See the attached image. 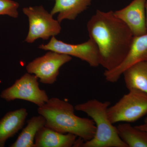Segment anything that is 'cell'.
<instances>
[{
    "mask_svg": "<svg viewBox=\"0 0 147 147\" xmlns=\"http://www.w3.org/2000/svg\"><path fill=\"white\" fill-rule=\"evenodd\" d=\"M74 110L75 108L69 102L53 97L38 107L37 111L45 118L46 127L62 134H74L84 142L91 140L96 131L94 121L76 116Z\"/></svg>",
    "mask_w": 147,
    "mask_h": 147,
    "instance_id": "7a4b0ae2",
    "label": "cell"
},
{
    "mask_svg": "<svg viewBox=\"0 0 147 147\" xmlns=\"http://www.w3.org/2000/svg\"><path fill=\"white\" fill-rule=\"evenodd\" d=\"M0 97L7 101L16 99L26 100L38 107L44 105L49 99L45 91L39 88L38 78L28 72L16 80L12 86L3 90Z\"/></svg>",
    "mask_w": 147,
    "mask_h": 147,
    "instance_id": "8992f818",
    "label": "cell"
},
{
    "mask_svg": "<svg viewBox=\"0 0 147 147\" xmlns=\"http://www.w3.org/2000/svg\"><path fill=\"white\" fill-rule=\"evenodd\" d=\"M23 12L29 20V31L25 41L31 43L38 38L47 40L61 32L60 23L45 10L43 6L23 8Z\"/></svg>",
    "mask_w": 147,
    "mask_h": 147,
    "instance_id": "5b68a950",
    "label": "cell"
},
{
    "mask_svg": "<svg viewBox=\"0 0 147 147\" xmlns=\"http://www.w3.org/2000/svg\"><path fill=\"white\" fill-rule=\"evenodd\" d=\"M76 137L74 134H62L44 126L37 133L34 147H74Z\"/></svg>",
    "mask_w": 147,
    "mask_h": 147,
    "instance_id": "7c38bea8",
    "label": "cell"
},
{
    "mask_svg": "<svg viewBox=\"0 0 147 147\" xmlns=\"http://www.w3.org/2000/svg\"><path fill=\"white\" fill-rule=\"evenodd\" d=\"M90 38L97 45L100 65L106 70L118 66L128 55L134 36L113 11L97 10L88 21Z\"/></svg>",
    "mask_w": 147,
    "mask_h": 147,
    "instance_id": "6da1fadb",
    "label": "cell"
},
{
    "mask_svg": "<svg viewBox=\"0 0 147 147\" xmlns=\"http://www.w3.org/2000/svg\"><path fill=\"white\" fill-rule=\"evenodd\" d=\"M145 10H146V28L147 30V0L146 1V3H145Z\"/></svg>",
    "mask_w": 147,
    "mask_h": 147,
    "instance_id": "d6986e66",
    "label": "cell"
},
{
    "mask_svg": "<svg viewBox=\"0 0 147 147\" xmlns=\"http://www.w3.org/2000/svg\"><path fill=\"white\" fill-rule=\"evenodd\" d=\"M71 59V56L50 51L29 63L26 69L40 83L51 85L57 81L61 67Z\"/></svg>",
    "mask_w": 147,
    "mask_h": 147,
    "instance_id": "52a82bcc",
    "label": "cell"
},
{
    "mask_svg": "<svg viewBox=\"0 0 147 147\" xmlns=\"http://www.w3.org/2000/svg\"><path fill=\"white\" fill-rule=\"evenodd\" d=\"M18 3L12 0H0V15L16 18L18 16Z\"/></svg>",
    "mask_w": 147,
    "mask_h": 147,
    "instance_id": "e0dca14e",
    "label": "cell"
},
{
    "mask_svg": "<svg viewBox=\"0 0 147 147\" xmlns=\"http://www.w3.org/2000/svg\"><path fill=\"white\" fill-rule=\"evenodd\" d=\"M144 123L146 124H147V117L145 119Z\"/></svg>",
    "mask_w": 147,
    "mask_h": 147,
    "instance_id": "ffe728a7",
    "label": "cell"
},
{
    "mask_svg": "<svg viewBox=\"0 0 147 147\" xmlns=\"http://www.w3.org/2000/svg\"><path fill=\"white\" fill-rule=\"evenodd\" d=\"M127 88L139 90L147 94V62L132 65L122 74Z\"/></svg>",
    "mask_w": 147,
    "mask_h": 147,
    "instance_id": "5bb4252c",
    "label": "cell"
},
{
    "mask_svg": "<svg viewBox=\"0 0 147 147\" xmlns=\"http://www.w3.org/2000/svg\"><path fill=\"white\" fill-rule=\"evenodd\" d=\"M117 128L119 136L128 147H147V131L129 123L119 124Z\"/></svg>",
    "mask_w": 147,
    "mask_h": 147,
    "instance_id": "2e32d148",
    "label": "cell"
},
{
    "mask_svg": "<svg viewBox=\"0 0 147 147\" xmlns=\"http://www.w3.org/2000/svg\"><path fill=\"white\" fill-rule=\"evenodd\" d=\"M141 61L147 62V33L134 36L130 50L123 61L114 69L105 70L103 74L105 80L110 83L117 82L127 68Z\"/></svg>",
    "mask_w": 147,
    "mask_h": 147,
    "instance_id": "30bf717a",
    "label": "cell"
},
{
    "mask_svg": "<svg viewBox=\"0 0 147 147\" xmlns=\"http://www.w3.org/2000/svg\"><path fill=\"white\" fill-rule=\"evenodd\" d=\"M110 105V101L101 102L93 99L75 105V110L86 113L96 127L92 139L84 142L79 138L75 147H128L119 136L117 127L113 125L108 117L107 110Z\"/></svg>",
    "mask_w": 147,
    "mask_h": 147,
    "instance_id": "3957f363",
    "label": "cell"
},
{
    "mask_svg": "<svg viewBox=\"0 0 147 147\" xmlns=\"http://www.w3.org/2000/svg\"><path fill=\"white\" fill-rule=\"evenodd\" d=\"M92 0H55L50 13H58L57 20L61 23L65 19L74 20L90 5Z\"/></svg>",
    "mask_w": 147,
    "mask_h": 147,
    "instance_id": "4fadbf2b",
    "label": "cell"
},
{
    "mask_svg": "<svg viewBox=\"0 0 147 147\" xmlns=\"http://www.w3.org/2000/svg\"><path fill=\"white\" fill-rule=\"evenodd\" d=\"M45 120L43 116L32 117L27 121V125L18 136L10 147H34V140L37 133L45 126Z\"/></svg>",
    "mask_w": 147,
    "mask_h": 147,
    "instance_id": "9a60e30c",
    "label": "cell"
},
{
    "mask_svg": "<svg viewBox=\"0 0 147 147\" xmlns=\"http://www.w3.org/2000/svg\"><path fill=\"white\" fill-rule=\"evenodd\" d=\"M39 48L79 58L92 67H97L100 65L97 45L90 38L83 43L74 45L66 43L53 36L47 44L40 45Z\"/></svg>",
    "mask_w": 147,
    "mask_h": 147,
    "instance_id": "ba28073f",
    "label": "cell"
},
{
    "mask_svg": "<svg viewBox=\"0 0 147 147\" xmlns=\"http://www.w3.org/2000/svg\"><path fill=\"white\" fill-rule=\"evenodd\" d=\"M28 115L26 109L21 108L8 112L0 120V147L23 128Z\"/></svg>",
    "mask_w": 147,
    "mask_h": 147,
    "instance_id": "8fae6325",
    "label": "cell"
},
{
    "mask_svg": "<svg viewBox=\"0 0 147 147\" xmlns=\"http://www.w3.org/2000/svg\"><path fill=\"white\" fill-rule=\"evenodd\" d=\"M146 0H133L128 5L114 11L116 17L125 23L134 36L147 33L145 3Z\"/></svg>",
    "mask_w": 147,
    "mask_h": 147,
    "instance_id": "9c48e42d",
    "label": "cell"
},
{
    "mask_svg": "<svg viewBox=\"0 0 147 147\" xmlns=\"http://www.w3.org/2000/svg\"><path fill=\"white\" fill-rule=\"evenodd\" d=\"M129 91L108 108V117L113 124L134 122L147 115V94L135 89Z\"/></svg>",
    "mask_w": 147,
    "mask_h": 147,
    "instance_id": "277c9868",
    "label": "cell"
},
{
    "mask_svg": "<svg viewBox=\"0 0 147 147\" xmlns=\"http://www.w3.org/2000/svg\"><path fill=\"white\" fill-rule=\"evenodd\" d=\"M137 128L139 129H142V130H145L147 131V124H144L140 125H136L134 126Z\"/></svg>",
    "mask_w": 147,
    "mask_h": 147,
    "instance_id": "ac0fdd59",
    "label": "cell"
}]
</instances>
